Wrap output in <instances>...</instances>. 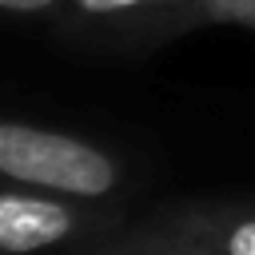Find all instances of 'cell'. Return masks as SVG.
<instances>
[{
  "mask_svg": "<svg viewBox=\"0 0 255 255\" xmlns=\"http://www.w3.org/2000/svg\"><path fill=\"white\" fill-rule=\"evenodd\" d=\"M0 175L84 203H112L131 183L128 163L112 147L16 116L0 124Z\"/></svg>",
  "mask_w": 255,
  "mask_h": 255,
  "instance_id": "obj_1",
  "label": "cell"
},
{
  "mask_svg": "<svg viewBox=\"0 0 255 255\" xmlns=\"http://www.w3.org/2000/svg\"><path fill=\"white\" fill-rule=\"evenodd\" d=\"M48 24L100 52H151L203 28L207 12L199 0H60Z\"/></svg>",
  "mask_w": 255,
  "mask_h": 255,
  "instance_id": "obj_2",
  "label": "cell"
},
{
  "mask_svg": "<svg viewBox=\"0 0 255 255\" xmlns=\"http://www.w3.org/2000/svg\"><path fill=\"white\" fill-rule=\"evenodd\" d=\"M120 227L116 203H84L72 195L40 191L4 179L0 187V251L40 255L80 239H100Z\"/></svg>",
  "mask_w": 255,
  "mask_h": 255,
  "instance_id": "obj_3",
  "label": "cell"
},
{
  "mask_svg": "<svg viewBox=\"0 0 255 255\" xmlns=\"http://www.w3.org/2000/svg\"><path fill=\"white\" fill-rule=\"evenodd\" d=\"M183 215L211 255H255V203H183Z\"/></svg>",
  "mask_w": 255,
  "mask_h": 255,
  "instance_id": "obj_4",
  "label": "cell"
},
{
  "mask_svg": "<svg viewBox=\"0 0 255 255\" xmlns=\"http://www.w3.org/2000/svg\"><path fill=\"white\" fill-rule=\"evenodd\" d=\"M128 235H131V243H135L139 255H211V247L187 223L183 207L147 215L143 223H131Z\"/></svg>",
  "mask_w": 255,
  "mask_h": 255,
  "instance_id": "obj_5",
  "label": "cell"
},
{
  "mask_svg": "<svg viewBox=\"0 0 255 255\" xmlns=\"http://www.w3.org/2000/svg\"><path fill=\"white\" fill-rule=\"evenodd\" d=\"M207 12V24H239L255 28V0H199Z\"/></svg>",
  "mask_w": 255,
  "mask_h": 255,
  "instance_id": "obj_6",
  "label": "cell"
},
{
  "mask_svg": "<svg viewBox=\"0 0 255 255\" xmlns=\"http://www.w3.org/2000/svg\"><path fill=\"white\" fill-rule=\"evenodd\" d=\"M0 8L8 12V16H16V20H52L56 16V8H60V0H0Z\"/></svg>",
  "mask_w": 255,
  "mask_h": 255,
  "instance_id": "obj_7",
  "label": "cell"
},
{
  "mask_svg": "<svg viewBox=\"0 0 255 255\" xmlns=\"http://www.w3.org/2000/svg\"><path fill=\"white\" fill-rule=\"evenodd\" d=\"M80 255H139V251H135L131 235L120 231V235H100V239H92Z\"/></svg>",
  "mask_w": 255,
  "mask_h": 255,
  "instance_id": "obj_8",
  "label": "cell"
}]
</instances>
